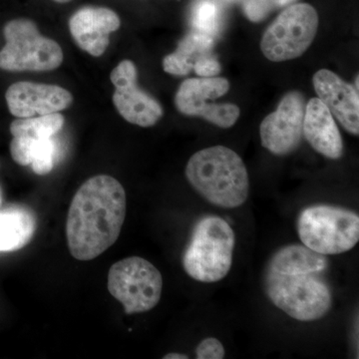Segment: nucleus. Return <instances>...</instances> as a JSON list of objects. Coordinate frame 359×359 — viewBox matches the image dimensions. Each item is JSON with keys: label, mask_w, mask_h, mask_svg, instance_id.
Listing matches in <instances>:
<instances>
[{"label": "nucleus", "mask_w": 359, "mask_h": 359, "mask_svg": "<svg viewBox=\"0 0 359 359\" xmlns=\"http://www.w3.org/2000/svg\"><path fill=\"white\" fill-rule=\"evenodd\" d=\"M107 287L127 314L147 313L159 304L163 276L147 259L130 257L111 266Z\"/></svg>", "instance_id": "obj_7"}, {"label": "nucleus", "mask_w": 359, "mask_h": 359, "mask_svg": "<svg viewBox=\"0 0 359 359\" xmlns=\"http://www.w3.org/2000/svg\"><path fill=\"white\" fill-rule=\"evenodd\" d=\"M214 43V37L194 30L179 42L176 51L165 56L163 69L176 76L188 75L192 72L196 61L209 55Z\"/></svg>", "instance_id": "obj_17"}, {"label": "nucleus", "mask_w": 359, "mask_h": 359, "mask_svg": "<svg viewBox=\"0 0 359 359\" xmlns=\"http://www.w3.org/2000/svg\"><path fill=\"white\" fill-rule=\"evenodd\" d=\"M185 174L194 190L217 207L236 209L249 198L250 178L244 161L224 146L195 153L187 163Z\"/></svg>", "instance_id": "obj_3"}, {"label": "nucleus", "mask_w": 359, "mask_h": 359, "mask_svg": "<svg viewBox=\"0 0 359 359\" xmlns=\"http://www.w3.org/2000/svg\"><path fill=\"white\" fill-rule=\"evenodd\" d=\"M302 134L313 150L328 159L339 160L344 153V142L332 113L320 98L306 105Z\"/></svg>", "instance_id": "obj_15"}, {"label": "nucleus", "mask_w": 359, "mask_h": 359, "mask_svg": "<svg viewBox=\"0 0 359 359\" xmlns=\"http://www.w3.org/2000/svg\"><path fill=\"white\" fill-rule=\"evenodd\" d=\"M36 231V219L27 208L13 205L0 211V252L25 248Z\"/></svg>", "instance_id": "obj_16"}, {"label": "nucleus", "mask_w": 359, "mask_h": 359, "mask_svg": "<svg viewBox=\"0 0 359 359\" xmlns=\"http://www.w3.org/2000/svg\"><path fill=\"white\" fill-rule=\"evenodd\" d=\"M294 0H245L244 13L252 22L264 20L269 13L287 6Z\"/></svg>", "instance_id": "obj_21"}, {"label": "nucleus", "mask_w": 359, "mask_h": 359, "mask_svg": "<svg viewBox=\"0 0 359 359\" xmlns=\"http://www.w3.org/2000/svg\"><path fill=\"white\" fill-rule=\"evenodd\" d=\"M318 98L349 133L359 134L358 91L332 71L318 70L313 78Z\"/></svg>", "instance_id": "obj_14"}, {"label": "nucleus", "mask_w": 359, "mask_h": 359, "mask_svg": "<svg viewBox=\"0 0 359 359\" xmlns=\"http://www.w3.org/2000/svg\"><path fill=\"white\" fill-rule=\"evenodd\" d=\"M235 247V231L226 219L203 217L194 226L184 252L187 275L200 283L219 282L230 273Z\"/></svg>", "instance_id": "obj_4"}, {"label": "nucleus", "mask_w": 359, "mask_h": 359, "mask_svg": "<svg viewBox=\"0 0 359 359\" xmlns=\"http://www.w3.org/2000/svg\"><path fill=\"white\" fill-rule=\"evenodd\" d=\"M302 245L323 255L349 252L359 241V217L355 212L332 205H309L297 222Z\"/></svg>", "instance_id": "obj_5"}, {"label": "nucleus", "mask_w": 359, "mask_h": 359, "mask_svg": "<svg viewBox=\"0 0 359 359\" xmlns=\"http://www.w3.org/2000/svg\"><path fill=\"white\" fill-rule=\"evenodd\" d=\"M318 28V14L313 6L292 4L266 28L261 41L262 52L273 62L299 57L313 43Z\"/></svg>", "instance_id": "obj_8"}, {"label": "nucleus", "mask_w": 359, "mask_h": 359, "mask_svg": "<svg viewBox=\"0 0 359 359\" xmlns=\"http://www.w3.org/2000/svg\"><path fill=\"white\" fill-rule=\"evenodd\" d=\"M6 45L0 50V69L9 72L57 69L65 54L55 40L40 33L36 23L25 18L8 21L4 28Z\"/></svg>", "instance_id": "obj_6"}, {"label": "nucleus", "mask_w": 359, "mask_h": 359, "mask_svg": "<svg viewBox=\"0 0 359 359\" xmlns=\"http://www.w3.org/2000/svg\"><path fill=\"white\" fill-rule=\"evenodd\" d=\"M229 90L230 82L226 78H190L180 85L175 106L183 115L203 118L219 128H231L240 117V108L235 104L215 102Z\"/></svg>", "instance_id": "obj_9"}, {"label": "nucleus", "mask_w": 359, "mask_h": 359, "mask_svg": "<svg viewBox=\"0 0 359 359\" xmlns=\"http://www.w3.org/2000/svg\"><path fill=\"white\" fill-rule=\"evenodd\" d=\"M193 70L200 77H216L221 72V65L216 58L205 55L196 61Z\"/></svg>", "instance_id": "obj_24"}, {"label": "nucleus", "mask_w": 359, "mask_h": 359, "mask_svg": "<svg viewBox=\"0 0 359 359\" xmlns=\"http://www.w3.org/2000/svg\"><path fill=\"white\" fill-rule=\"evenodd\" d=\"M126 192L118 180L97 175L78 189L66 219L68 249L91 261L115 244L126 218Z\"/></svg>", "instance_id": "obj_2"}, {"label": "nucleus", "mask_w": 359, "mask_h": 359, "mask_svg": "<svg viewBox=\"0 0 359 359\" xmlns=\"http://www.w3.org/2000/svg\"><path fill=\"white\" fill-rule=\"evenodd\" d=\"M221 9L215 0H198L192 11V25L195 32L215 37L221 27Z\"/></svg>", "instance_id": "obj_19"}, {"label": "nucleus", "mask_w": 359, "mask_h": 359, "mask_svg": "<svg viewBox=\"0 0 359 359\" xmlns=\"http://www.w3.org/2000/svg\"><path fill=\"white\" fill-rule=\"evenodd\" d=\"M226 351L223 344L215 337H208L196 347V358L198 359H223Z\"/></svg>", "instance_id": "obj_23"}, {"label": "nucleus", "mask_w": 359, "mask_h": 359, "mask_svg": "<svg viewBox=\"0 0 359 359\" xmlns=\"http://www.w3.org/2000/svg\"><path fill=\"white\" fill-rule=\"evenodd\" d=\"M6 100L14 117L28 118L67 109L73 103V95L58 85L20 81L8 87Z\"/></svg>", "instance_id": "obj_12"}, {"label": "nucleus", "mask_w": 359, "mask_h": 359, "mask_svg": "<svg viewBox=\"0 0 359 359\" xmlns=\"http://www.w3.org/2000/svg\"><path fill=\"white\" fill-rule=\"evenodd\" d=\"M327 256L306 245H283L271 255L264 268V294L276 308L294 320H320L332 306Z\"/></svg>", "instance_id": "obj_1"}, {"label": "nucleus", "mask_w": 359, "mask_h": 359, "mask_svg": "<svg viewBox=\"0 0 359 359\" xmlns=\"http://www.w3.org/2000/svg\"><path fill=\"white\" fill-rule=\"evenodd\" d=\"M164 359H188L189 356L186 355V354L172 353H168L166 355L163 356Z\"/></svg>", "instance_id": "obj_25"}, {"label": "nucleus", "mask_w": 359, "mask_h": 359, "mask_svg": "<svg viewBox=\"0 0 359 359\" xmlns=\"http://www.w3.org/2000/svg\"><path fill=\"white\" fill-rule=\"evenodd\" d=\"M110 79L115 87L113 103L127 122L143 128L159 122L164 111L154 97L138 86V70L133 61L122 60L111 72Z\"/></svg>", "instance_id": "obj_10"}, {"label": "nucleus", "mask_w": 359, "mask_h": 359, "mask_svg": "<svg viewBox=\"0 0 359 359\" xmlns=\"http://www.w3.org/2000/svg\"><path fill=\"white\" fill-rule=\"evenodd\" d=\"M306 99L301 92L285 94L275 112L266 116L259 126L262 145L271 154L285 156L302 143Z\"/></svg>", "instance_id": "obj_11"}, {"label": "nucleus", "mask_w": 359, "mask_h": 359, "mask_svg": "<svg viewBox=\"0 0 359 359\" xmlns=\"http://www.w3.org/2000/svg\"><path fill=\"white\" fill-rule=\"evenodd\" d=\"M53 1L57 2V4H68V2L72 1V0H53Z\"/></svg>", "instance_id": "obj_26"}, {"label": "nucleus", "mask_w": 359, "mask_h": 359, "mask_svg": "<svg viewBox=\"0 0 359 359\" xmlns=\"http://www.w3.org/2000/svg\"><path fill=\"white\" fill-rule=\"evenodd\" d=\"M65 118L59 112L51 114L18 118L11 124V133L13 137L27 136L32 138L47 139L58 133L65 126Z\"/></svg>", "instance_id": "obj_18"}, {"label": "nucleus", "mask_w": 359, "mask_h": 359, "mask_svg": "<svg viewBox=\"0 0 359 359\" xmlns=\"http://www.w3.org/2000/svg\"><path fill=\"white\" fill-rule=\"evenodd\" d=\"M37 139L27 136L13 137L11 142V155L14 162L20 166H29L32 165Z\"/></svg>", "instance_id": "obj_22"}, {"label": "nucleus", "mask_w": 359, "mask_h": 359, "mask_svg": "<svg viewBox=\"0 0 359 359\" xmlns=\"http://www.w3.org/2000/svg\"><path fill=\"white\" fill-rule=\"evenodd\" d=\"M55 145L51 138L40 139L37 141L32 165L35 174L44 176L50 173L54 167Z\"/></svg>", "instance_id": "obj_20"}, {"label": "nucleus", "mask_w": 359, "mask_h": 359, "mask_svg": "<svg viewBox=\"0 0 359 359\" xmlns=\"http://www.w3.org/2000/svg\"><path fill=\"white\" fill-rule=\"evenodd\" d=\"M120 27L119 15L108 7L84 6L73 13L69 20V32L75 43L94 57L105 53L111 33Z\"/></svg>", "instance_id": "obj_13"}, {"label": "nucleus", "mask_w": 359, "mask_h": 359, "mask_svg": "<svg viewBox=\"0 0 359 359\" xmlns=\"http://www.w3.org/2000/svg\"><path fill=\"white\" fill-rule=\"evenodd\" d=\"M0 202H1V199H0Z\"/></svg>", "instance_id": "obj_27"}]
</instances>
